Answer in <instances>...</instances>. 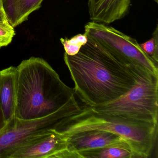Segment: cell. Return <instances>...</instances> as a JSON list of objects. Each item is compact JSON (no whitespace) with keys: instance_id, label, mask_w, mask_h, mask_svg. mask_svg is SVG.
Segmentation results:
<instances>
[{"instance_id":"obj_1","label":"cell","mask_w":158,"mask_h":158,"mask_svg":"<svg viewBox=\"0 0 158 158\" xmlns=\"http://www.w3.org/2000/svg\"><path fill=\"white\" fill-rule=\"evenodd\" d=\"M77 54L64 52V60L84 107L112 101L135 85L138 65L130 64L91 37Z\"/></svg>"},{"instance_id":"obj_2","label":"cell","mask_w":158,"mask_h":158,"mask_svg":"<svg viewBox=\"0 0 158 158\" xmlns=\"http://www.w3.org/2000/svg\"><path fill=\"white\" fill-rule=\"evenodd\" d=\"M16 69V118L32 120L60 111L75 114L82 110L74 89L65 85L42 58L32 57L24 60Z\"/></svg>"},{"instance_id":"obj_3","label":"cell","mask_w":158,"mask_h":158,"mask_svg":"<svg viewBox=\"0 0 158 158\" xmlns=\"http://www.w3.org/2000/svg\"><path fill=\"white\" fill-rule=\"evenodd\" d=\"M91 130H102L116 134L129 143L135 158L150 155L156 140L158 125L136 123L93 112L82 107L77 113L64 119L57 132L67 136Z\"/></svg>"},{"instance_id":"obj_4","label":"cell","mask_w":158,"mask_h":158,"mask_svg":"<svg viewBox=\"0 0 158 158\" xmlns=\"http://www.w3.org/2000/svg\"><path fill=\"white\" fill-rule=\"evenodd\" d=\"M86 108L118 120L158 125V75L138 66L135 83L128 92L112 101Z\"/></svg>"},{"instance_id":"obj_5","label":"cell","mask_w":158,"mask_h":158,"mask_svg":"<svg viewBox=\"0 0 158 158\" xmlns=\"http://www.w3.org/2000/svg\"><path fill=\"white\" fill-rule=\"evenodd\" d=\"M85 33L119 55L126 62L141 66L158 75V64L142 51L135 39L109 25L89 22Z\"/></svg>"},{"instance_id":"obj_6","label":"cell","mask_w":158,"mask_h":158,"mask_svg":"<svg viewBox=\"0 0 158 158\" xmlns=\"http://www.w3.org/2000/svg\"><path fill=\"white\" fill-rule=\"evenodd\" d=\"M75 114L60 111L42 118L21 120L16 117L0 131V158L32 137L50 130L57 131L61 122Z\"/></svg>"},{"instance_id":"obj_7","label":"cell","mask_w":158,"mask_h":158,"mask_svg":"<svg viewBox=\"0 0 158 158\" xmlns=\"http://www.w3.org/2000/svg\"><path fill=\"white\" fill-rule=\"evenodd\" d=\"M68 139L55 130H48L24 141L4 158H81L69 149Z\"/></svg>"},{"instance_id":"obj_8","label":"cell","mask_w":158,"mask_h":158,"mask_svg":"<svg viewBox=\"0 0 158 158\" xmlns=\"http://www.w3.org/2000/svg\"><path fill=\"white\" fill-rule=\"evenodd\" d=\"M68 137V148L76 153H79L80 152L88 150L108 147L126 149L133 153L127 141L118 135L108 131H84L76 133Z\"/></svg>"},{"instance_id":"obj_9","label":"cell","mask_w":158,"mask_h":158,"mask_svg":"<svg viewBox=\"0 0 158 158\" xmlns=\"http://www.w3.org/2000/svg\"><path fill=\"white\" fill-rule=\"evenodd\" d=\"M132 0H88L89 18L92 22L109 25L128 14Z\"/></svg>"},{"instance_id":"obj_10","label":"cell","mask_w":158,"mask_h":158,"mask_svg":"<svg viewBox=\"0 0 158 158\" xmlns=\"http://www.w3.org/2000/svg\"><path fill=\"white\" fill-rule=\"evenodd\" d=\"M17 71L10 66L0 71V108L6 124L15 117Z\"/></svg>"},{"instance_id":"obj_11","label":"cell","mask_w":158,"mask_h":158,"mask_svg":"<svg viewBox=\"0 0 158 158\" xmlns=\"http://www.w3.org/2000/svg\"><path fill=\"white\" fill-rule=\"evenodd\" d=\"M44 0H2L8 23L16 27L28 19L33 12L41 7Z\"/></svg>"},{"instance_id":"obj_12","label":"cell","mask_w":158,"mask_h":158,"mask_svg":"<svg viewBox=\"0 0 158 158\" xmlns=\"http://www.w3.org/2000/svg\"><path fill=\"white\" fill-rule=\"evenodd\" d=\"M81 158H134L135 155L129 150L115 147H108L88 150L78 152Z\"/></svg>"},{"instance_id":"obj_13","label":"cell","mask_w":158,"mask_h":158,"mask_svg":"<svg viewBox=\"0 0 158 158\" xmlns=\"http://www.w3.org/2000/svg\"><path fill=\"white\" fill-rule=\"evenodd\" d=\"M61 43L64 48L65 52L70 56L78 53L81 47L87 41V36L85 33L78 34L71 39L61 38Z\"/></svg>"},{"instance_id":"obj_14","label":"cell","mask_w":158,"mask_h":158,"mask_svg":"<svg viewBox=\"0 0 158 158\" xmlns=\"http://www.w3.org/2000/svg\"><path fill=\"white\" fill-rule=\"evenodd\" d=\"M143 52L156 63L158 62V27L157 25L152 38L144 43L139 44Z\"/></svg>"},{"instance_id":"obj_15","label":"cell","mask_w":158,"mask_h":158,"mask_svg":"<svg viewBox=\"0 0 158 158\" xmlns=\"http://www.w3.org/2000/svg\"><path fill=\"white\" fill-rule=\"evenodd\" d=\"M15 35L14 28L9 23L0 22V49L9 45Z\"/></svg>"},{"instance_id":"obj_16","label":"cell","mask_w":158,"mask_h":158,"mask_svg":"<svg viewBox=\"0 0 158 158\" xmlns=\"http://www.w3.org/2000/svg\"><path fill=\"white\" fill-rule=\"evenodd\" d=\"M0 22L8 23L4 9H3L2 0H0Z\"/></svg>"},{"instance_id":"obj_17","label":"cell","mask_w":158,"mask_h":158,"mask_svg":"<svg viewBox=\"0 0 158 158\" xmlns=\"http://www.w3.org/2000/svg\"><path fill=\"white\" fill-rule=\"evenodd\" d=\"M6 125V123L4 121V118H3L2 112L1 109L0 108V131L4 128Z\"/></svg>"},{"instance_id":"obj_18","label":"cell","mask_w":158,"mask_h":158,"mask_svg":"<svg viewBox=\"0 0 158 158\" xmlns=\"http://www.w3.org/2000/svg\"><path fill=\"white\" fill-rule=\"evenodd\" d=\"M154 1V2H156V3H158V0H153Z\"/></svg>"}]
</instances>
